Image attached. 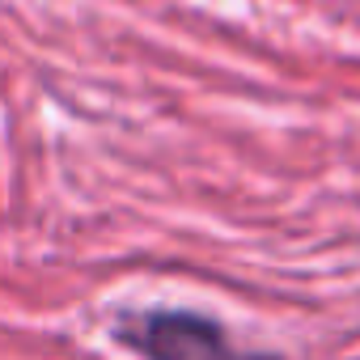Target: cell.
Wrapping results in <instances>:
<instances>
[{
    "instance_id": "1",
    "label": "cell",
    "mask_w": 360,
    "mask_h": 360,
    "mask_svg": "<svg viewBox=\"0 0 360 360\" xmlns=\"http://www.w3.org/2000/svg\"><path fill=\"white\" fill-rule=\"evenodd\" d=\"M119 343L131 347L144 360H267V356H246L229 343L221 322L191 314V309H144L127 314L115 326Z\"/></svg>"
}]
</instances>
